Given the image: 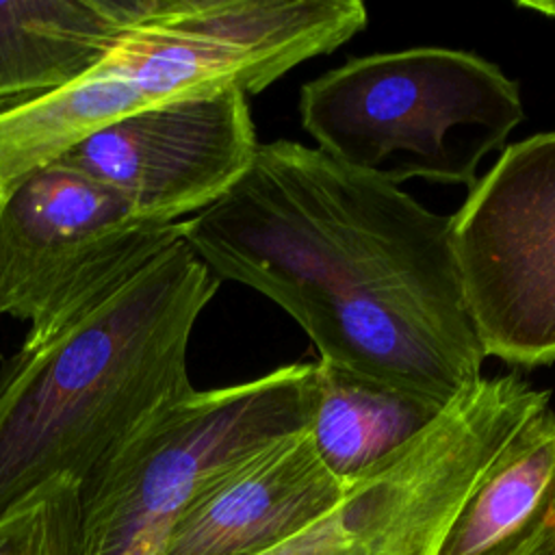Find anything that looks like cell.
<instances>
[{
    "instance_id": "1",
    "label": "cell",
    "mask_w": 555,
    "mask_h": 555,
    "mask_svg": "<svg viewBox=\"0 0 555 555\" xmlns=\"http://www.w3.org/2000/svg\"><path fill=\"white\" fill-rule=\"evenodd\" d=\"M180 236L219 280L286 310L325 364L438 410L481 377L451 217L319 147L258 143Z\"/></svg>"
},
{
    "instance_id": "4",
    "label": "cell",
    "mask_w": 555,
    "mask_h": 555,
    "mask_svg": "<svg viewBox=\"0 0 555 555\" xmlns=\"http://www.w3.org/2000/svg\"><path fill=\"white\" fill-rule=\"evenodd\" d=\"M301 126L319 150L399 186L423 178L473 186L477 167L522 121L518 85L451 48L351 59L306 82Z\"/></svg>"
},
{
    "instance_id": "5",
    "label": "cell",
    "mask_w": 555,
    "mask_h": 555,
    "mask_svg": "<svg viewBox=\"0 0 555 555\" xmlns=\"http://www.w3.org/2000/svg\"><path fill=\"white\" fill-rule=\"evenodd\" d=\"M317 362L191 390L137 427L82 483L85 555H156L178 516L221 479L310 429Z\"/></svg>"
},
{
    "instance_id": "2",
    "label": "cell",
    "mask_w": 555,
    "mask_h": 555,
    "mask_svg": "<svg viewBox=\"0 0 555 555\" xmlns=\"http://www.w3.org/2000/svg\"><path fill=\"white\" fill-rule=\"evenodd\" d=\"M219 278L182 236L0 366V516L56 477L85 483L193 390L186 353Z\"/></svg>"
},
{
    "instance_id": "13",
    "label": "cell",
    "mask_w": 555,
    "mask_h": 555,
    "mask_svg": "<svg viewBox=\"0 0 555 555\" xmlns=\"http://www.w3.org/2000/svg\"><path fill=\"white\" fill-rule=\"evenodd\" d=\"M317 408L308 429L325 468L345 486L412 440L442 410L390 386L317 362Z\"/></svg>"
},
{
    "instance_id": "6",
    "label": "cell",
    "mask_w": 555,
    "mask_h": 555,
    "mask_svg": "<svg viewBox=\"0 0 555 555\" xmlns=\"http://www.w3.org/2000/svg\"><path fill=\"white\" fill-rule=\"evenodd\" d=\"M518 373L479 377L412 440L345 486L323 516L338 555H434L520 425L548 405Z\"/></svg>"
},
{
    "instance_id": "11",
    "label": "cell",
    "mask_w": 555,
    "mask_h": 555,
    "mask_svg": "<svg viewBox=\"0 0 555 555\" xmlns=\"http://www.w3.org/2000/svg\"><path fill=\"white\" fill-rule=\"evenodd\" d=\"M132 9L134 0H0V111L85 74Z\"/></svg>"
},
{
    "instance_id": "9",
    "label": "cell",
    "mask_w": 555,
    "mask_h": 555,
    "mask_svg": "<svg viewBox=\"0 0 555 555\" xmlns=\"http://www.w3.org/2000/svg\"><path fill=\"white\" fill-rule=\"evenodd\" d=\"M256 147L247 95L223 91L128 115L54 163L111 189L145 219L182 223L232 189Z\"/></svg>"
},
{
    "instance_id": "14",
    "label": "cell",
    "mask_w": 555,
    "mask_h": 555,
    "mask_svg": "<svg viewBox=\"0 0 555 555\" xmlns=\"http://www.w3.org/2000/svg\"><path fill=\"white\" fill-rule=\"evenodd\" d=\"M0 555H85L82 483L56 477L0 516Z\"/></svg>"
},
{
    "instance_id": "16",
    "label": "cell",
    "mask_w": 555,
    "mask_h": 555,
    "mask_svg": "<svg viewBox=\"0 0 555 555\" xmlns=\"http://www.w3.org/2000/svg\"><path fill=\"white\" fill-rule=\"evenodd\" d=\"M518 7L538 11L551 20H555V0H518Z\"/></svg>"
},
{
    "instance_id": "8",
    "label": "cell",
    "mask_w": 555,
    "mask_h": 555,
    "mask_svg": "<svg viewBox=\"0 0 555 555\" xmlns=\"http://www.w3.org/2000/svg\"><path fill=\"white\" fill-rule=\"evenodd\" d=\"M182 223L141 217L111 189L56 163L0 210V314L41 336L180 238Z\"/></svg>"
},
{
    "instance_id": "10",
    "label": "cell",
    "mask_w": 555,
    "mask_h": 555,
    "mask_svg": "<svg viewBox=\"0 0 555 555\" xmlns=\"http://www.w3.org/2000/svg\"><path fill=\"white\" fill-rule=\"evenodd\" d=\"M345 483L308 431L260 453L189 505L156 555H260L327 516Z\"/></svg>"
},
{
    "instance_id": "3",
    "label": "cell",
    "mask_w": 555,
    "mask_h": 555,
    "mask_svg": "<svg viewBox=\"0 0 555 555\" xmlns=\"http://www.w3.org/2000/svg\"><path fill=\"white\" fill-rule=\"evenodd\" d=\"M358 0H134L104 56L65 87L0 111V195L128 115L258 93L366 26Z\"/></svg>"
},
{
    "instance_id": "15",
    "label": "cell",
    "mask_w": 555,
    "mask_h": 555,
    "mask_svg": "<svg viewBox=\"0 0 555 555\" xmlns=\"http://www.w3.org/2000/svg\"><path fill=\"white\" fill-rule=\"evenodd\" d=\"M522 555H555V503L548 518L544 520L535 540L525 548Z\"/></svg>"
},
{
    "instance_id": "12",
    "label": "cell",
    "mask_w": 555,
    "mask_h": 555,
    "mask_svg": "<svg viewBox=\"0 0 555 555\" xmlns=\"http://www.w3.org/2000/svg\"><path fill=\"white\" fill-rule=\"evenodd\" d=\"M555 503V410L540 408L481 475L434 555H522Z\"/></svg>"
},
{
    "instance_id": "7",
    "label": "cell",
    "mask_w": 555,
    "mask_h": 555,
    "mask_svg": "<svg viewBox=\"0 0 555 555\" xmlns=\"http://www.w3.org/2000/svg\"><path fill=\"white\" fill-rule=\"evenodd\" d=\"M451 245L486 358L555 362V130L512 143L477 178Z\"/></svg>"
},
{
    "instance_id": "17",
    "label": "cell",
    "mask_w": 555,
    "mask_h": 555,
    "mask_svg": "<svg viewBox=\"0 0 555 555\" xmlns=\"http://www.w3.org/2000/svg\"><path fill=\"white\" fill-rule=\"evenodd\" d=\"M2 206H4V197L0 195V210H2Z\"/></svg>"
}]
</instances>
